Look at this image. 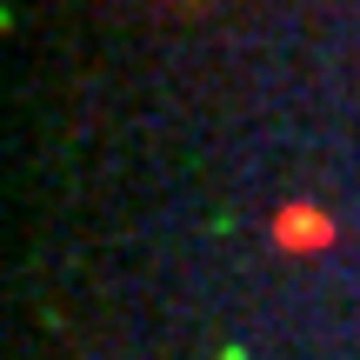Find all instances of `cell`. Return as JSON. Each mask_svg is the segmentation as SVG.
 I'll use <instances>...</instances> for the list:
<instances>
[{"mask_svg":"<svg viewBox=\"0 0 360 360\" xmlns=\"http://www.w3.org/2000/svg\"><path fill=\"white\" fill-rule=\"evenodd\" d=\"M274 233H281L287 247H321V240H327V220L314 214V207H287V214H281V227H274Z\"/></svg>","mask_w":360,"mask_h":360,"instance_id":"obj_1","label":"cell"}]
</instances>
